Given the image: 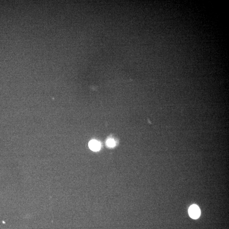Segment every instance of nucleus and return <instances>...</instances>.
Segmentation results:
<instances>
[{
  "label": "nucleus",
  "instance_id": "1",
  "mask_svg": "<svg viewBox=\"0 0 229 229\" xmlns=\"http://www.w3.org/2000/svg\"><path fill=\"white\" fill-rule=\"evenodd\" d=\"M200 210L198 206L193 205L189 207L188 213L191 218L193 219H197L200 215Z\"/></svg>",
  "mask_w": 229,
  "mask_h": 229
},
{
  "label": "nucleus",
  "instance_id": "2",
  "mask_svg": "<svg viewBox=\"0 0 229 229\" xmlns=\"http://www.w3.org/2000/svg\"><path fill=\"white\" fill-rule=\"evenodd\" d=\"M89 147L90 149L92 151L97 152L101 149V145L99 141L93 140L90 141Z\"/></svg>",
  "mask_w": 229,
  "mask_h": 229
},
{
  "label": "nucleus",
  "instance_id": "3",
  "mask_svg": "<svg viewBox=\"0 0 229 229\" xmlns=\"http://www.w3.org/2000/svg\"><path fill=\"white\" fill-rule=\"evenodd\" d=\"M107 144L108 146L110 147H113L115 146V142L113 139H109L107 140Z\"/></svg>",
  "mask_w": 229,
  "mask_h": 229
}]
</instances>
